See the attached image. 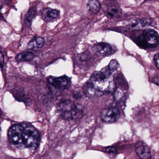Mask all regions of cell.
Returning a JSON list of instances; mask_svg holds the SVG:
<instances>
[{
	"instance_id": "6da1fadb",
	"label": "cell",
	"mask_w": 159,
	"mask_h": 159,
	"mask_svg": "<svg viewBox=\"0 0 159 159\" xmlns=\"http://www.w3.org/2000/svg\"><path fill=\"white\" fill-rule=\"evenodd\" d=\"M7 136L11 144L31 149H36L41 140L39 131L33 126L27 123L16 124L10 127Z\"/></svg>"
},
{
	"instance_id": "7a4b0ae2",
	"label": "cell",
	"mask_w": 159,
	"mask_h": 159,
	"mask_svg": "<svg viewBox=\"0 0 159 159\" xmlns=\"http://www.w3.org/2000/svg\"><path fill=\"white\" fill-rule=\"evenodd\" d=\"M112 73L108 66H107L101 71L94 72L89 81L97 89L104 93L111 92L114 88V81L111 77Z\"/></svg>"
},
{
	"instance_id": "3957f363",
	"label": "cell",
	"mask_w": 159,
	"mask_h": 159,
	"mask_svg": "<svg viewBox=\"0 0 159 159\" xmlns=\"http://www.w3.org/2000/svg\"><path fill=\"white\" fill-rule=\"evenodd\" d=\"M58 110L61 117L66 120H76L84 114L82 106L70 100L61 101L58 105Z\"/></svg>"
},
{
	"instance_id": "277c9868",
	"label": "cell",
	"mask_w": 159,
	"mask_h": 159,
	"mask_svg": "<svg viewBox=\"0 0 159 159\" xmlns=\"http://www.w3.org/2000/svg\"><path fill=\"white\" fill-rule=\"evenodd\" d=\"M141 40L143 41L142 44H144L148 47H156L159 44V35L154 30L146 29L143 31Z\"/></svg>"
},
{
	"instance_id": "5b68a950",
	"label": "cell",
	"mask_w": 159,
	"mask_h": 159,
	"mask_svg": "<svg viewBox=\"0 0 159 159\" xmlns=\"http://www.w3.org/2000/svg\"><path fill=\"white\" fill-rule=\"evenodd\" d=\"M48 84L53 88L57 90H64L70 86L71 81L66 76L59 77H50L48 79Z\"/></svg>"
},
{
	"instance_id": "8992f818",
	"label": "cell",
	"mask_w": 159,
	"mask_h": 159,
	"mask_svg": "<svg viewBox=\"0 0 159 159\" xmlns=\"http://www.w3.org/2000/svg\"><path fill=\"white\" fill-rule=\"evenodd\" d=\"M120 113L118 108L115 107L105 108L101 113V118L103 122L113 123L116 122L120 119Z\"/></svg>"
},
{
	"instance_id": "52a82bcc",
	"label": "cell",
	"mask_w": 159,
	"mask_h": 159,
	"mask_svg": "<svg viewBox=\"0 0 159 159\" xmlns=\"http://www.w3.org/2000/svg\"><path fill=\"white\" fill-rule=\"evenodd\" d=\"M135 149L136 154L141 159H151V151L143 141H138L136 143Z\"/></svg>"
},
{
	"instance_id": "ba28073f",
	"label": "cell",
	"mask_w": 159,
	"mask_h": 159,
	"mask_svg": "<svg viewBox=\"0 0 159 159\" xmlns=\"http://www.w3.org/2000/svg\"><path fill=\"white\" fill-rule=\"evenodd\" d=\"M82 91L85 96L89 98L101 97L104 94L103 92L97 89L89 81L83 86Z\"/></svg>"
},
{
	"instance_id": "9c48e42d",
	"label": "cell",
	"mask_w": 159,
	"mask_h": 159,
	"mask_svg": "<svg viewBox=\"0 0 159 159\" xmlns=\"http://www.w3.org/2000/svg\"><path fill=\"white\" fill-rule=\"evenodd\" d=\"M60 12L57 9L50 7H46L41 11V16L46 21H50L57 18L59 16Z\"/></svg>"
},
{
	"instance_id": "30bf717a",
	"label": "cell",
	"mask_w": 159,
	"mask_h": 159,
	"mask_svg": "<svg viewBox=\"0 0 159 159\" xmlns=\"http://www.w3.org/2000/svg\"><path fill=\"white\" fill-rule=\"evenodd\" d=\"M93 50L98 56H105L111 52L112 47L107 43H100L93 45Z\"/></svg>"
},
{
	"instance_id": "8fae6325",
	"label": "cell",
	"mask_w": 159,
	"mask_h": 159,
	"mask_svg": "<svg viewBox=\"0 0 159 159\" xmlns=\"http://www.w3.org/2000/svg\"><path fill=\"white\" fill-rule=\"evenodd\" d=\"M104 11L106 15L109 18L118 17L121 14V10L116 4L107 3Z\"/></svg>"
},
{
	"instance_id": "7c38bea8",
	"label": "cell",
	"mask_w": 159,
	"mask_h": 159,
	"mask_svg": "<svg viewBox=\"0 0 159 159\" xmlns=\"http://www.w3.org/2000/svg\"><path fill=\"white\" fill-rule=\"evenodd\" d=\"M144 19H134L127 21L126 26L131 29H142L145 27L148 23Z\"/></svg>"
},
{
	"instance_id": "4fadbf2b",
	"label": "cell",
	"mask_w": 159,
	"mask_h": 159,
	"mask_svg": "<svg viewBox=\"0 0 159 159\" xmlns=\"http://www.w3.org/2000/svg\"><path fill=\"white\" fill-rule=\"evenodd\" d=\"M87 9L91 15H96L100 11L101 5L100 3L96 0H91L87 4Z\"/></svg>"
},
{
	"instance_id": "5bb4252c",
	"label": "cell",
	"mask_w": 159,
	"mask_h": 159,
	"mask_svg": "<svg viewBox=\"0 0 159 159\" xmlns=\"http://www.w3.org/2000/svg\"><path fill=\"white\" fill-rule=\"evenodd\" d=\"M45 44V40L41 37H35L31 40L27 46L28 49H38L43 47Z\"/></svg>"
},
{
	"instance_id": "9a60e30c",
	"label": "cell",
	"mask_w": 159,
	"mask_h": 159,
	"mask_svg": "<svg viewBox=\"0 0 159 159\" xmlns=\"http://www.w3.org/2000/svg\"><path fill=\"white\" fill-rule=\"evenodd\" d=\"M34 58V55L31 52H22L17 55L16 60L18 62L31 61Z\"/></svg>"
},
{
	"instance_id": "2e32d148",
	"label": "cell",
	"mask_w": 159,
	"mask_h": 159,
	"mask_svg": "<svg viewBox=\"0 0 159 159\" xmlns=\"http://www.w3.org/2000/svg\"><path fill=\"white\" fill-rule=\"evenodd\" d=\"M36 15V11L33 7L30 8L29 11L27 12V14L25 16V19L29 23H31L34 17Z\"/></svg>"
},
{
	"instance_id": "e0dca14e",
	"label": "cell",
	"mask_w": 159,
	"mask_h": 159,
	"mask_svg": "<svg viewBox=\"0 0 159 159\" xmlns=\"http://www.w3.org/2000/svg\"><path fill=\"white\" fill-rule=\"evenodd\" d=\"M91 55L89 51L87 50L80 54L79 58L80 60L82 62H86L89 60L91 58Z\"/></svg>"
},
{
	"instance_id": "ac0fdd59",
	"label": "cell",
	"mask_w": 159,
	"mask_h": 159,
	"mask_svg": "<svg viewBox=\"0 0 159 159\" xmlns=\"http://www.w3.org/2000/svg\"><path fill=\"white\" fill-rule=\"evenodd\" d=\"M119 66L118 63L116 60H112L108 64V68L112 73L116 71Z\"/></svg>"
},
{
	"instance_id": "d6986e66",
	"label": "cell",
	"mask_w": 159,
	"mask_h": 159,
	"mask_svg": "<svg viewBox=\"0 0 159 159\" xmlns=\"http://www.w3.org/2000/svg\"><path fill=\"white\" fill-rule=\"evenodd\" d=\"M82 93L79 90H76L74 91L73 92L74 98L75 99H80L82 97Z\"/></svg>"
},
{
	"instance_id": "ffe728a7",
	"label": "cell",
	"mask_w": 159,
	"mask_h": 159,
	"mask_svg": "<svg viewBox=\"0 0 159 159\" xmlns=\"http://www.w3.org/2000/svg\"><path fill=\"white\" fill-rule=\"evenodd\" d=\"M105 151L108 154H113V155H115L117 153V150L114 147H107L105 149Z\"/></svg>"
},
{
	"instance_id": "44dd1931",
	"label": "cell",
	"mask_w": 159,
	"mask_h": 159,
	"mask_svg": "<svg viewBox=\"0 0 159 159\" xmlns=\"http://www.w3.org/2000/svg\"><path fill=\"white\" fill-rule=\"evenodd\" d=\"M154 61L156 67L159 70V53L155 54L154 57Z\"/></svg>"
},
{
	"instance_id": "7402d4cb",
	"label": "cell",
	"mask_w": 159,
	"mask_h": 159,
	"mask_svg": "<svg viewBox=\"0 0 159 159\" xmlns=\"http://www.w3.org/2000/svg\"><path fill=\"white\" fill-rule=\"evenodd\" d=\"M4 62V58L2 52H0V68L2 67Z\"/></svg>"
},
{
	"instance_id": "603a6c76",
	"label": "cell",
	"mask_w": 159,
	"mask_h": 159,
	"mask_svg": "<svg viewBox=\"0 0 159 159\" xmlns=\"http://www.w3.org/2000/svg\"><path fill=\"white\" fill-rule=\"evenodd\" d=\"M154 83L157 85H159V75L157 76L154 77Z\"/></svg>"
},
{
	"instance_id": "cb8c5ba5",
	"label": "cell",
	"mask_w": 159,
	"mask_h": 159,
	"mask_svg": "<svg viewBox=\"0 0 159 159\" xmlns=\"http://www.w3.org/2000/svg\"><path fill=\"white\" fill-rule=\"evenodd\" d=\"M0 116H1V114H0Z\"/></svg>"
}]
</instances>
